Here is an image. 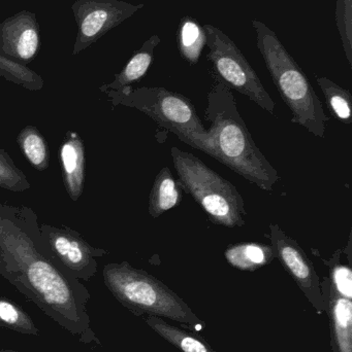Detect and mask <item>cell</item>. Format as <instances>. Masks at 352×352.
Returning <instances> with one entry per match:
<instances>
[{
    "mask_svg": "<svg viewBox=\"0 0 352 352\" xmlns=\"http://www.w3.org/2000/svg\"><path fill=\"white\" fill-rule=\"evenodd\" d=\"M4 245L0 246V274L81 343L101 345L91 327L87 311L91 295L85 285L22 239Z\"/></svg>",
    "mask_w": 352,
    "mask_h": 352,
    "instance_id": "cell-1",
    "label": "cell"
},
{
    "mask_svg": "<svg viewBox=\"0 0 352 352\" xmlns=\"http://www.w3.org/2000/svg\"><path fill=\"white\" fill-rule=\"evenodd\" d=\"M207 102L204 117L211 125L202 152L262 190L272 192L280 179L278 170L256 146L231 89L214 78Z\"/></svg>",
    "mask_w": 352,
    "mask_h": 352,
    "instance_id": "cell-2",
    "label": "cell"
},
{
    "mask_svg": "<svg viewBox=\"0 0 352 352\" xmlns=\"http://www.w3.org/2000/svg\"><path fill=\"white\" fill-rule=\"evenodd\" d=\"M251 24L256 33V47L281 98L291 111V122L312 135L324 138L330 119L305 72L270 27L258 20H252Z\"/></svg>",
    "mask_w": 352,
    "mask_h": 352,
    "instance_id": "cell-3",
    "label": "cell"
},
{
    "mask_svg": "<svg viewBox=\"0 0 352 352\" xmlns=\"http://www.w3.org/2000/svg\"><path fill=\"white\" fill-rule=\"evenodd\" d=\"M105 287L116 300L136 316H157L200 329L202 320L179 295L146 271L127 262L112 263L103 268Z\"/></svg>",
    "mask_w": 352,
    "mask_h": 352,
    "instance_id": "cell-4",
    "label": "cell"
},
{
    "mask_svg": "<svg viewBox=\"0 0 352 352\" xmlns=\"http://www.w3.org/2000/svg\"><path fill=\"white\" fill-rule=\"evenodd\" d=\"M171 156L178 173V182L215 225L243 227L247 211L238 188L191 153L173 146Z\"/></svg>",
    "mask_w": 352,
    "mask_h": 352,
    "instance_id": "cell-5",
    "label": "cell"
},
{
    "mask_svg": "<svg viewBox=\"0 0 352 352\" xmlns=\"http://www.w3.org/2000/svg\"><path fill=\"white\" fill-rule=\"evenodd\" d=\"M114 105H124L142 111L161 129L171 132L182 142L202 152L209 140L198 111L188 97L163 87H125L107 91Z\"/></svg>",
    "mask_w": 352,
    "mask_h": 352,
    "instance_id": "cell-6",
    "label": "cell"
},
{
    "mask_svg": "<svg viewBox=\"0 0 352 352\" xmlns=\"http://www.w3.org/2000/svg\"><path fill=\"white\" fill-rule=\"evenodd\" d=\"M204 29L209 50L207 59L212 66L213 78L248 97L264 111L274 113V100L241 50L231 37L212 24H204Z\"/></svg>",
    "mask_w": 352,
    "mask_h": 352,
    "instance_id": "cell-7",
    "label": "cell"
},
{
    "mask_svg": "<svg viewBox=\"0 0 352 352\" xmlns=\"http://www.w3.org/2000/svg\"><path fill=\"white\" fill-rule=\"evenodd\" d=\"M143 8L144 3L132 4L123 0H76L72 10L78 32L72 55L88 49Z\"/></svg>",
    "mask_w": 352,
    "mask_h": 352,
    "instance_id": "cell-8",
    "label": "cell"
},
{
    "mask_svg": "<svg viewBox=\"0 0 352 352\" xmlns=\"http://www.w3.org/2000/svg\"><path fill=\"white\" fill-rule=\"evenodd\" d=\"M269 228L270 233L266 236L270 239L275 258L280 261L281 265L293 277L318 314H324L326 312V305L322 295V281L316 273L313 263L297 240L287 235L280 226L270 223Z\"/></svg>",
    "mask_w": 352,
    "mask_h": 352,
    "instance_id": "cell-9",
    "label": "cell"
},
{
    "mask_svg": "<svg viewBox=\"0 0 352 352\" xmlns=\"http://www.w3.org/2000/svg\"><path fill=\"white\" fill-rule=\"evenodd\" d=\"M52 258L74 278L89 280L97 270L95 258L105 254L89 246L76 233L45 226L41 229Z\"/></svg>",
    "mask_w": 352,
    "mask_h": 352,
    "instance_id": "cell-10",
    "label": "cell"
},
{
    "mask_svg": "<svg viewBox=\"0 0 352 352\" xmlns=\"http://www.w3.org/2000/svg\"><path fill=\"white\" fill-rule=\"evenodd\" d=\"M41 31L37 14L22 10L0 23V54L26 65L37 56Z\"/></svg>",
    "mask_w": 352,
    "mask_h": 352,
    "instance_id": "cell-11",
    "label": "cell"
},
{
    "mask_svg": "<svg viewBox=\"0 0 352 352\" xmlns=\"http://www.w3.org/2000/svg\"><path fill=\"white\" fill-rule=\"evenodd\" d=\"M326 311L330 316L334 352H352L351 300L333 291L329 277L322 281Z\"/></svg>",
    "mask_w": 352,
    "mask_h": 352,
    "instance_id": "cell-12",
    "label": "cell"
},
{
    "mask_svg": "<svg viewBox=\"0 0 352 352\" xmlns=\"http://www.w3.org/2000/svg\"><path fill=\"white\" fill-rule=\"evenodd\" d=\"M64 184L70 198L76 201L82 195L85 180V150L76 133H68L60 148Z\"/></svg>",
    "mask_w": 352,
    "mask_h": 352,
    "instance_id": "cell-13",
    "label": "cell"
},
{
    "mask_svg": "<svg viewBox=\"0 0 352 352\" xmlns=\"http://www.w3.org/2000/svg\"><path fill=\"white\" fill-rule=\"evenodd\" d=\"M161 38L157 34L152 35L147 39L142 47L134 52L121 72L116 74L113 82L101 87V91H119L125 87L132 86L138 82L148 72L154 59L155 49L161 45Z\"/></svg>",
    "mask_w": 352,
    "mask_h": 352,
    "instance_id": "cell-14",
    "label": "cell"
},
{
    "mask_svg": "<svg viewBox=\"0 0 352 352\" xmlns=\"http://www.w3.org/2000/svg\"><path fill=\"white\" fill-rule=\"evenodd\" d=\"M182 188L176 182L169 167H163L155 177L149 196V213L153 219L175 208L181 203Z\"/></svg>",
    "mask_w": 352,
    "mask_h": 352,
    "instance_id": "cell-15",
    "label": "cell"
},
{
    "mask_svg": "<svg viewBox=\"0 0 352 352\" xmlns=\"http://www.w3.org/2000/svg\"><path fill=\"white\" fill-rule=\"evenodd\" d=\"M225 256L234 268L253 272L272 263L275 254L272 246L268 244L244 242L229 245L225 250Z\"/></svg>",
    "mask_w": 352,
    "mask_h": 352,
    "instance_id": "cell-16",
    "label": "cell"
},
{
    "mask_svg": "<svg viewBox=\"0 0 352 352\" xmlns=\"http://www.w3.org/2000/svg\"><path fill=\"white\" fill-rule=\"evenodd\" d=\"M176 39L182 59L190 65H196L207 45L204 26L194 16H183L180 20Z\"/></svg>",
    "mask_w": 352,
    "mask_h": 352,
    "instance_id": "cell-17",
    "label": "cell"
},
{
    "mask_svg": "<svg viewBox=\"0 0 352 352\" xmlns=\"http://www.w3.org/2000/svg\"><path fill=\"white\" fill-rule=\"evenodd\" d=\"M147 324L165 339L169 344L174 345L183 352H216L208 343L198 336L190 334L181 328L172 326L163 318L148 316L146 318Z\"/></svg>",
    "mask_w": 352,
    "mask_h": 352,
    "instance_id": "cell-18",
    "label": "cell"
},
{
    "mask_svg": "<svg viewBox=\"0 0 352 352\" xmlns=\"http://www.w3.org/2000/svg\"><path fill=\"white\" fill-rule=\"evenodd\" d=\"M318 84L324 93L327 104L332 115L341 123L351 125L352 123L351 92L324 76L318 78Z\"/></svg>",
    "mask_w": 352,
    "mask_h": 352,
    "instance_id": "cell-19",
    "label": "cell"
},
{
    "mask_svg": "<svg viewBox=\"0 0 352 352\" xmlns=\"http://www.w3.org/2000/svg\"><path fill=\"white\" fill-rule=\"evenodd\" d=\"M0 329L14 331L19 334L39 336V329L32 318L12 300L0 297Z\"/></svg>",
    "mask_w": 352,
    "mask_h": 352,
    "instance_id": "cell-20",
    "label": "cell"
},
{
    "mask_svg": "<svg viewBox=\"0 0 352 352\" xmlns=\"http://www.w3.org/2000/svg\"><path fill=\"white\" fill-rule=\"evenodd\" d=\"M18 144L31 165L37 170H45L49 165L47 142L37 128H24L19 134Z\"/></svg>",
    "mask_w": 352,
    "mask_h": 352,
    "instance_id": "cell-21",
    "label": "cell"
},
{
    "mask_svg": "<svg viewBox=\"0 0 352 352\" xmlns=\"http://www.w3.org/2000/svg\"><path fill=\"white\" fill-rule=\"evenodd\" d=\"M0 76L14 84L21 85L29 90L43 88V80L37 72L0 54Z\"/></svg>",
    "mask_w": 352,
    "mask_h": 352,
    "instance_id": "cell-22",
    "label": "cell"
},
{
    "mask_svg": "<svg viewBox=\"0 0 352 352\" xmlns=\"http://www.w3.org/2000/svg\"><path fill=\"white\" fill-rule=\"evenodd\" d=\"M343 250H338L334 252L332 258L324 260V264L330 269L331 287L337 295L351 300L352 298V271L351 265H344L341 263V254Z\"/></svg>",
    "mask_w": 352,
    "mask_h": 352,
    "instance_id": "cell-23",
    "label": "cell"
},
{
    "mask_svg": "<svg viewBox=\"0 0 352 352\" xmlns=\"http://www.w3.org/2000/svg\"><path fill=\"white\" fill-rule=\"evenodd\" d=\"M336 26L347 61L352 66V0H337Z\"/></svg>",
    "mask_w": 352,
    "mask_h": 352,
    "instance_id": "cell-24",
    "label": "cell"
},
{
    "mask_svg": "<svg viewBox=\"0 0 352 352\" xmlns=\"http://www.w3.org/2000/svg\"><path fill=\"white\" fill-rule=\"evenodd\" d=\"M0 188L12 192H22L29 188L22 171L14 166L12 159L3 151H0Z\"/></svg>",
    "mask_w": 352,
    "mask_h": 352,
    "instance_id": "cell-25",
    "label": "cell"
},
{
    "mask_svg": "<svg viewBox=\"0 0 352 352\" xmlns=\"http://www.w3.org/2000/svg\"><path fill=\"white\" fill-rule=\"evenodd\" d=\"M0 352H22V351H12V349H0Z\"/></svg>",
    "mask_w": 352,
    "mask_h": 352,
    "instance_id": "cell-26",
    "label": "cell"
}]
</instances>
